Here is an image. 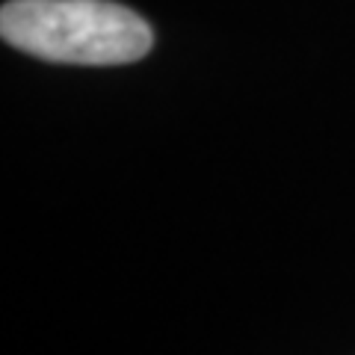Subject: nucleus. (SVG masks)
Masks as SVG:
<instances>
[{
  "label": "nucleus",
  "mask_w": 355,
  "mask_h": 355,
  "mask_svg": "<svg viewBox=\"0 0 355 355\" xmlns=\"http://www.w3.org/2000/svg\"><path fill=\"white\" fill-rule=\"evenodd\" d=\"M0 33L18 51L71 65L137 62L154 44L146 18L110 0H12Z\"/></svg>",
  "instance_id": "nucleus-1"
}]
</instances>
